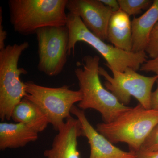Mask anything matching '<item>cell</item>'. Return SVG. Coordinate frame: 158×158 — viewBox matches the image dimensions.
I'll list each match as a JSON object with an SVG mask.
<instances>
[{
  "label": "cell",
  "instance_id": "1",
  "mask_svg": "<svg viewBox=\"0 0 158 158\" xmlns=\"http://www.w3.org/2000/svg\"><path fill=\"white\" fill-rule=\"evenodd\" d=\"M83 61V67L75 69L82 95L78 107L84 111L94 109L100 113L103 123L112 122L131 107L121 103L102 84L99 73V57L87 55Z\"/></svg>",
  "mask_w": 158,
  "mask_h": 158
},
{
  "label": "cell",
  "instance_id": "2",
  "mask_svg": "<svg viewBox=\"0 0 158 158\" xmlns=\"http://www.w3.org/2000/svg\"><path fill=\"white\" fill-rule=\"evenodd\" d=\"M68 0H9L10 22L19 34L28 35L48 27L66 26Z\"/></svg>",
  "mask_w": 158,
  "mask_h": 158
},
{
  "label": "cell",
  "instance_id": "3",
  "mask_svg": "<svg viewBox=\"0 0 158 158\" xmlns=\"http://www.w3.org/2000/svg\"><path fill=\"white\" fill-rule=\"evenodd\" d=\"M158 124V111L148 110L139 103L112 122L98 123L96 129L113 144L126 143L135 152Z\"/></svg>",
  "mask_w": 158,
  "mask_h": 158
},
{
  "label": "cell",
  "instance_id": "4",
  "mask_svg": "<svg viewBox=\"0 0 158 158\" xmlns=\"http://www.w3.org/2000/svg\"><path fill=\"white\" fill-rule=\"evenodd\" d=\"M66 26L69 32L68 56L74 54L77 43L83 41L99 53L107 62L105 65L120 72L129 67L139 70L141 65L147 61V55L144 51L127 52L106 43L91 33L77 15L69 12Z\"/></svg>",
  "mask_w": 158,
  "mask_h": 158
},
{
  "label": "cell",
  "instance_id": "5",
  "mask_svg": "<svg viewBox=\"0 0 158 158\" xmlns=\"http://www.w3.org/2000/svg\"><path fill=\"white\" fill-rule=\"evenodd\" d=\"M27 41L9 44L0 50V118L10 120L15 107L27 95L25 84L20 76L27 71L19 68L20 57L28 48Z\"/></svg>",
  "mask_w": 158,
  "mask_h": 158
},
{
  "label": "cell",
  "instance_id": "6",
  "mask_svg": "<svg viewBox=\"0 0 158 158\" xmlns=\"http://www.w3.org/2000/svg\"><path fill=\"white\" fill-rule=\"evenodd\" d=\"M27 95L25 98L37 105L45 114L49 123L58 131L66 118L71 116L72 108L81 102L80 90H74L64 85L50 88L37 85L33 81L25 82Z\"/></svg>",
  "mask_w": 158,
  "mask_h": 158
},
{
  "label": "cell",
  "instance_id": "7",
  "mask_svg": "<svg viewBox=\"0 0 158 158\" xmlns=\"http://www.w3.org/2000/svg\"><path fill=\"white\" fill-rule=\"evenodd\" d=\"M106 66L112 72L113 76L100 66L99 73L106 80L104 85L106 89L113 94L118 101L127 106L133 97L145 109H151L152 90L158 80L157 76H145L129 67L120 72Z\"/></svg>",
  "mask_w": 158,
  "mask_h": 158
},
{
  "label": "cell",
  "instance_id": "8",
  "mask_svg": "<svg viewBox=\"0 0 158 158\" xmlns=\"http://www.w3.org/2000/svg\"><path fill=\"white\" fill-rule=\"evenodd\" d=\"M37 68L50 77L56 76L62 71L68 56L69 32L66 26L48 27L37 30Z\"/></svg>",
  "mask_w": 158,
  "mask_h": 158
},
{
  "label": "cell",
  "instance_id": "9",
  "mask_svg": "<svg viewBox=\"0 0 158 158\" xmlns=\"http://www.w3.org/2000/svg\"><path fill=\"white\" fill-rule=\"evenodd\" d=\"M66 9L77 15L94 35L107 40L108 25L113 12L100 0H68Z\"/></svg>",
  "mask_w": 158,
  "mask_h": 158
},
{
  "label": "cell",
  "instance_id": "10",
  "mask_svg": "<svg viewBox=\"0 0 158 158\" xmlns=\"http://www.w3.org/2000/svg\"><path fill=\"white\" fill-rule=\"evenodd\" d=\"M71 113L81 123L82 136L88 139L90 146L89 158H137L135 153L120 149L98 132L88 121L84 110L74 105Z\"/></svg>",
  "mask_w": 158,
  "mask_h": 158
},
{
  "label": "cell",
  "instance_id": "11",
  "mask_svg": "<svg viewBox=\"0 0 158 158\" xmlns=\"http://www.w3.org/2000/svg\"><path fill=\"white\" fill-rule=\"evenodd\" d=\"M53 141L52 147L45 150L46 158H81L77 149V139L82 136L81 123L71 116L58 131Z\"/></svg>",
  "mask_w": 158,
  "mask_h": 158
},
{
  "label": "cell",
  "instance_id": "12",
  "mask_svg": "<svg viewBox=\"0 0 158 158\" xmlns=\"http://www.w3.org/2000/svg\"><path fill=\"white\" fill-rule=\"evenodd\" d=\"M158 22V0H155L145 13L134 17L131 21L132 52H145L150 34Z\"/></svg>",
  "mask_w": 158,
  "mask_h": 158
},
{
  "label": "cell",
  "instance_id": "13",
  "mask_svg": "<svg viewBox=\"0 0 158 158\" xmlns=\"http://www.w3.org/2000/svg\"><path fill=\"white\" fill-rule=\"evenodd\" d=\"M38 133L22 123H0V150L23 147L37 141Z\"/></svg>",
  "mask_w": 158,
  "mask_h": 158
},
{
  "label": "cell",
  "instance_id": "14",
  "mask_svg": "<svg viewBox=\"0 0 158 158\" xmlns=\"http://www.w3.org/2000/svg\"><path fill=\"white\" fill-rule=\"evenodd\" d=\"M107 40L117 48L132 52L131 22L129 15L120 9L113 12L110 18L108 25Z\"/></svg>",
  "mask_w": 158,
  "mask_h": 158
},
{
  "label": "cell",
  "instance_id": "15",
  "mask_svg": "<svg viewBox=\"0 0 158 158\" xmlns=\"http://www.w3.org/2000/svg\"><path fill=\"white\" fill-rule=\"evenodd\" d=\"M11 119L15 122L25 125L38 133L44 131L49 124L47 117L40 108L25 98L15 107Z\"/></svg>",
  "mask_w": 158,
  "mask_h": 158
},
{
  "label": "cell",
  "instance_id": "16",
  "mask_svg": "<svg viewBox=\"0 0 158 158\" xmlns=\"http://www.w3.org/2000/svg\"><path fill=\"white\" fill-rule=\"evenodd\" d=\"M120 9L128 15L140 14L142 10L149 8L153 2L150 0H118Z\"/></svg>",
  "mask_w": 158,
  "mask_h": 158
},
{
  "label": "cell",
  "instance_id": "17",
  "mask_svg": "<svg viewBox=\"0 0 158 158\" xmlns=\"http://www.w3.org/2000/svg\"><path fill=\"white\" fill-rule=\"evenodd\" d=\"M145 52L152 59L158 56V22L150 34Z\"/></svg>",
  "mask_w": 158,
  "mask_h": 158
},
{
  "label": "cell",
  "instance_id": "18",
  "mask_svg": "<svg viewBox=\"0 0 158 158\" xmlns=\"http://www.w3.org/2000/svg\"><path fill=\"white\" fill-rule=\"evenodd\" d=\"M140 150L144 151L158 150V124L146 138Z\"/></svg>",
  "mask_w": 158,
  "mask_h": 158
},
{
  "label": "cell",
  "instance_id": "19",
  "mask_svg": "<svg viewBox=\"0 0 158 158\" xmlns=\"http://www.w3.org/2000/svg\"><path fill=\"white\" fill-rule=\"evenodd\" d=\"M140 70L141 71L154 73L158 76V56L143 63Z\"/></svg>",
  "mask_w": 158,
  "mask_h": 158
},
{
  "label": "cell",
  "instance_id": "20",
  "mask_svg": "<svg viewBox=\"0 0 158 158\" xmlns=\"http://www.w3.org/2000/svg\"><path fill=\"white\" fill-rule=\"evenodd\" d=\"M2 8L0 9V50L3 49L6 46L5 44L7 33L6 30H4L2 25Z\"/></svg>",
  "mask_w": 158,
  "mask_h": 158
},
{
  "label": "cell",
  "instance_id": "21",
  "mask_svg": "<svg viewBox=\"0 0 158 158\" xmlns=\"http://www.w3.org/2000/svg\"><path fill=\"white\" fill-rule=\"evenodd\" d=\"M137 158H158V150L144 151L139 150L134 152Z\"/></svg>",
  "mask_w": 158,
  "mask_h": 158
},
{
  "label": "cell",
  "instance_id": "22",
  "mask_svg": "<svg viewBox=\"0 0 158 158\" xmlns=\"http://www.w3.org/2000/svg\"><path fill=\"white\" fill-rule=\"evenodd\" d=\"M103 4L106 6L113 12L120 10V6L118 1L117 0H100Z\"/></svg>",
  "mask_w": 158,
  "mask_h": 158
},
{
  "label": "cell",
  "instance_id": "23",
  "mask_svg": "<svg viewBox=\"0 0 158 158\" xmlns=\"http://www.w3.org/2000/svg\"><path fill=\"white\" fill-rule=\"evenodd\" d=\"M157 88L154 92L152 93L150 99V108L152 110L158 111V79L156 81Z\"/></svg>",
  "mask_w": 158,
  "mask_h": 158
}]
</instances>
